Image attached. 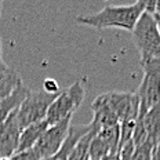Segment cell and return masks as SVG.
<instances>
[{"label":"cell","mask_w":160,"mask_h":160,"mask_svg":"<svg viewBox=\"0 0 160 160\" xmlns=\"http://www.w3.org/2000/svg\"><path fill=\"white\" fill-rule=\"evenodd\" d=\"M145 11V2L139 0L128 6H111L106 4L101 11L95 14L79 15L76 21L82 25H88L97 29L119 28L132 32L137 21Z\"/></svg>","instance_id":"1"},{"label":"cell","mask_w":160,"mask_h":160,"mask_svg":"<svg viewBox=\"0 0 160 160\" xmlns=\"http://www.w3.org/2000/svg\"><path fill=\"white\" fill-rule=\"evenodd\" d=\"M131 33L139 58H160V32L155 17L144 11Z\"/></svg>","instance_id":"2"},{"label":"cell","mask_w":160,"mask_h":160,"mask_svg":"<svg viewBox=\"0 0 160 160\" xmlns=\"http://www.w3.org/2000/svg\"><path fill=\"white\" fill-rule=\"evenodd\" d=\"M144 78L135 91L139 99V113L145 115L160 101V58L141 59Z\"/></svg>","instance_id":"3"},{"label":"cell","mask_w":160,"mask_h":160,"mask_svg":"<svg viewBox=\"0 0 160 160\" xmlns=\"http://www.w3.org/2000/svg\"><path fill=\"white\" fill-rule=\"evenodd\" d=\"M83 99H84V87L80 80H76L73 84L57 95V98L48 108L46 122L48 123V126H52L68 118H72L75 111L82 105Z\"/></svg>","instance_id":"4"},{"label":"cell","mask_w":160,"mask_h":160,"mask_svg":"<svg viewBox=\"0 0 160 160\" xmlns=\"http://www.w3.org/2000/svg\"><path fill=\"white\" fill-rule=\"evenodd\" d=\"M58 94H48L46 91H32L29 90L28 95L17 109V118H18L19 126L24 130L25 127L33 124V123L46 120L48 108Z\"/></svg>","instance_id":"5"},{"label":"cell","mask_w":160,"mask_h":160,"mask_svg":"<svg viewBox=\"0 0 160 160\" xmlns=\"http://www.w3.org/2000/svg\"><path fill=\"white\" fill-rule=\"evenodd\" d=\"M71 120L72 118H68V119L62 120V122L57 123V124L48 126L47 130L43 132V135L40 137L38 144L33 148V151L38 153L39 158L42 160L54 156L62 148L66 137H68L69 128L72 126Z\"/></svg>","instance_id":"6"},{"label":"cell","mask_w":160,"mask_h":160,"mask_svg":"<svg viewBox=\"0 0 160 160\" xmlns=\"http://www.w3.org/2000/svg\"><path fill=\"white\" fill-rule=\"evenodd\" d=\"M21 131L15 111L0 124V158H11L17 153Z\"/></svg>","instance_id":"7"},{"label":"cell","mask_w":160,"mask_h":160,"mask_svg":"<svg viewBox=\"0 0 160 160\" xmlns=\"http://www.w3.org/2000/svg\"><path fill=\"white\" fill-rule=\"evenodd\" d=\"M91 109H92V122L90 124H91L92 131L98 132L101 128L119 124L118 116L111 109V106H109L108 101L105 98V94L97 97L91 105Z\"/></svg>","instance_id":"8"},{"label":"cell","mask_w":160,"mask_h":160,"mask_svg":"<svg viewBox=\"0 0 160 160\" xmlns=\"http://www.w3.org/2000/svg\"><path fill=\"white\" fill-rule=\"evenodd\" d=\"M90 130H91V124H72L62 148L59 149L54 156L47 158L44 160H69V156H71V153L73 151V148L76 146V144L79 142V139L82 138V137H84Z\"/></svg>","instance_id":"9"},{"label":"cell","mask_w":160,"mask_h":160,"mask_svg":"<svg viewBox=\"0 0 160 160\" xmlns=\"http://www.w3.org/2000/svg\"><path fill=\"white\" fill-rule=\"evenodd\" d=\"M48 123L46 120L43 122L33 123V124L25 127L21 131V137H19V144H18V152H25V151H31L35 148V145L38 144V141L40 139V137L43 135V132L47 130Z\"/></svg>","instance_id":"10"},{"label":"cell","mask_w":160,"mask_h":160,"mask_svg":"<svg viewBox=\"0 0 160 160\" xmlns=\"http://www.w3.org/2000/svg\"><path fill=\"white\" fill-rule=\"evenodd\" d=\"M139 116H142V122L146 130V141L158 146L160 142V101L153 105L145 115L139 113Z\"/></svg>","instance_id":"11"},{"label":"cell","mask_w":160,"mask_h":160,"mask_svg":"<svg viewBox=\"0 0 160 160\" xmlns=\"http://www.w3.org/2000/svg\"><path fill=\"white\" fill-rule=\"evenodd\" d=\"M28 92H29V88L22 83V84H19L18 87H17V90L11 95H8L7 98L0 101V124H2L12 112H15L17 109L19 108V105L22 104V101H24L25 97L28 95Z\"/></svg>","instance_id":"12"},{"label":"cell","mask_w":160,"mask_h":160,"mask_svg":"<svg viewBox=\"0 0 160 160\" xmlns=\"http://www.w3.org/2000/svg\"><path fill=\"white\" fill-rule=\"evenodd\" d=\"M19 84H22V80L14 69L7 68L3 73H0V101L11 95Z\"/></svg>","instance_id":"13"},{"label":"cell","mask_w":160,"mask_h":160,"mask_svg":"<svg viewBox=\"0 0 160 160\" xmlns=\"http://www.w3.org/2000/svg\"><path fill=\"white\" fill-rule=\"evenodd\" d=\"M97 137H98V138L105 144V146L108 148L109 153H119L120 124L101 128L98 132H97Z\"/></svg>","instance_id":"14"},{"label":"cell","mask_w":160,"mask_h":160,"mask_svg":"<svg viewBox=\"0 0 160 160\" xmlns=\"http://www.w3.org/2000/svg\"><path fill=\"white\" fill-rule=\"evenodd\" d=\"M97 132L92 131V128L86 134L84 137L79 139V142L73 148V151L69 156V160H88V152H90V144Z\"/></svg>","instance_id":"15"},{"label":"cell","mask_w":160,"mask_h":160,"mask_svg":"<svg viewBox=\"0 0 160 160\" xmlns=\"http://www.w3.org/2000/svg\"><path fill=\"white\" fill-rule=\"evenodd\" d=\"M43 91L48 92V94H59L61 90H59V86L57 83V80L48 78L43 82Z\"/></svg>","instance_id":"16"},{"label":"cell","mask_w":160,"mask_h":160,"mask_svg":"<svg viewBox=\"0 0 160 160\" xmlns=\"http://www.w3.org/2000/svg\"><path fill=\"white\" fill-rule=\"evenodd\" d=\"M10 159L11 160H42L33 149L25 151V152H18V153H15V155H12Z\"/></svg>","instance_id":"17"},{"label":"cell","mask_w":160,"mask_h":160,"mask_svg":"<svg viewBox=\"0 0 160 160\" xmlns=\"http://www.w3.org/2000/svg\"><path fill=\"white\" fill-rule=\"evenodd\" d=\"M101 160H120V155L119 153H109V155H106Z\"/></svg>","instance_id":"18"},{"label":"cell","mask_w":160,"mask_h":160,"mask_svg":"<svg viewBox=\"0 0 160 160\" xmlns=\"http://www.w3.org/2000/svg\"><path fill=\"white\" fill-rule=\"evenodd\" d=\"M151 160H160V142H159L158 148L155 149V152H153V155H152V159H151Z\"/></svg>","instance_id":"19"},{"label":"cell","mask_w":160,"mask_h":160,"mask_svg":"<svg viewBox=\"0 0 160 160\" xmlns=\"http://www.w3.org/2000/svg\"><path fill=\"white\" fill-rule=\"evenodd\" d=\"M0 64H6L3 61V51H2V39H0Z\"/></svg>","instance_id":"20"},{"label":"cell","mask_w":160,"mask_h":160,"mask_svg":"<svg viewBox=\"0 0 160 160\" xmlns=\"http://www.w3.org/2000/svg\"><path fill=\"white\" fill-rule=\"evenodd\" d=\"M7 68H8V66L6 65V64H0V73H3Z\"/></svg>","instance_id":"21"},{"label":"cell","mask_w":160,"mask_h":160,"mask_svg":"<svg viewBox=\"0 0 160 160\" xmlns=\"http://www.w3.org/2000/svg\"><path fill=\"white\" fill-rule=\"evenodd\" d=\"M156 19V22H158V28H159V32H160V15H153Z\"/></svg>","instance_id":"22"},{"label":"cell","mask_w":160,"mask_h":160,"mask_svg":"<svg viewBox=\"0 0 160 160\" xmlns=\"http://www.w3.org/2000/svg\"><path fill=\"white\" fill-rule=\"evenodd\" d=\"M0 160H11L10 158H0Z\"/></svg>","instance_id":"23"},{"label":"cell","mask_w":160,"mask_h":160,"mask_svg":"<svg viewBox=\"0 0 160 160\" xmlns=\"http://www.w3.org/2000/svg\"><path fill=\"white\" fill-rule=\"evenodd\" d=\"M2 6H3V4H2V2H0V7H2Z\"/></svg>","instance_id":"24"},{"label":"cell","mask_w":160,"mask_h":160,"mask_svg":"<svg viewBox=\"0 0 160 160\" xmlns=\"http://www.w3.org/2000/svg\"><path fill=\"white\" fill-rule=\"evenodd\" d=\"M88 160H90V159H88Z\"/></svg>","instance_id":"25"}]
</instances>
